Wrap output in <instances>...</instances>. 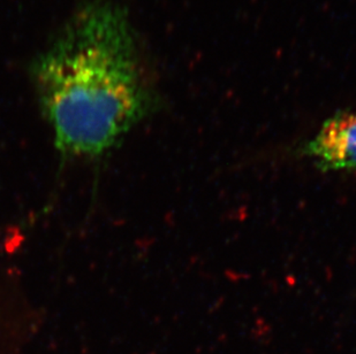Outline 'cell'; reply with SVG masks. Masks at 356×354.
<instances>
[{"instance_id": "obj_2", "label": "cell", "mask_w": 356, "mask_h": 354, "mask_svg": "<svg viewBox=\"0 0 356 354\" xmlns=\"http://www.w3.org/2000/svg\"><path fill=\"white\" fill-rule=\"evenodd\" d=\"M300 151L319 171L356 169V110L338 112L329 117Z\"/></svg>"}, {"instance_id": "obj_1", "label": "cell", "mask_w": 356, "mask_h": 354, "mask_svg": "<svg viewBox=\"0 0 356 354\" xmlns=\"http://www.w3.org/2000/svg\"><path fill=\"white\" fill-rule=\"evenodd\" d=\"M31 80L63 161L103 160L155 110L134 26L111 0L72 14L35 59Z\"/></svg>"}]
</instances>
